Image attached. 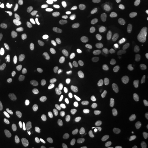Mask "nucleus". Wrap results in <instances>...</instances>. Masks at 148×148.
<instances>
[{
  "label": "nucleus",
  "mask_w": 148,
  "mask_h": 148,
  "mask_svg": "<svg viewBox=\"0 0 148 148\" xmlns=\"http://www.w3.org/2000/svg\"><path fill=\"white\" fill-rule=\"evenodd\" d=\"M26 43L27 47L33 51H38L42 49L43 45L38 40L29 38L27 39Z\"/></svg>",
  "instance_id": "obj_1"
},
{
  "label": "nucleus",
  "mask_w": 148,
  "mask_h": 148,
  "mask_svg": "<svg viewBox=\"0 0 148 148\" xmlns=\"http://www.w3.org/2000/svg\"><path fill=\"white\" fill-rule=\"evenodd\" d=\"M106 60L108 63L116 66H122L125 63V61L123 59L113 54L106 55Z\"/></svg>",
  "instance_id": "obj_2"
},
{
  "label": "nucleus",
  "mask_w": 148,
  "mask_h": 148,
  "mask_svg": "<svg viewBox=\"0 0 148 148\" xmlns=\"http://www.w3.org/2000/svg\"><path fill=\"white\" fill-rule=\"evenodd\" d=\"M86 111L92 119L93 120H98L100 117L99 112L95 107V106L92 104H89L86 108Z\"/></svg>",
  "instance_id": "obj_3"
},
{
  "label": "nucleus",
  "mask_w": 148,
  "mask_h": 148,
  "mask_svg": "<svg viewBox=\"0 0 148 148\" xmlns=\"http://www.w3.org/2000/svg\"><path fill=\"white\" fill-rule=\"evenodd\" d=\"M50 111L47 108L40 110L37 114V120L40 123H43L47 121L50 115Z\"/></svg>",
  "instance_id": "obj_4"
},
{
  "label": "nucleus",
  "mask_w": 148,
  "mask_h": 148,
  "mask_svg": "<svg viewBox=\"0 0 148 148\" xmlns=\"http://www.w3.org/2000/svg\"><path fill=\"white\" fill-rule=\"evenodd\" d=\"M23 71L25 75L30 76L35 71V66L32 64L28 62H25L23 64Z\"/></svg>",
  "instance_id": "obj_5"
},
{
  "label": "nucleus",
  "mask_w": 148,
  "mask_h": 148,
  "mask_svg": "<svg viewBox=\"0 0 148 148\" xmlns=\"http://www.w3.org/2000/svg\"><path fill=\"white\" fill-rule=\"evenodd\" d=\"M124 105L128 109V110L131 112L134 113L137 111V104L131 99H127L124 101Z\"/></svg>",
  "instance_id": "obj_6"
},
{
  "label": "nucleus",
  "mask_w": 148,
  "mask_h": 148,
  "mask_svg": "<svg viewBox=\"0 0 148 148\" xmlns=\"http://www.w3.org/2000/svg\"><path fill=\"white\" fill-rule=\"evenodd\" d=\"M130 120V116L128 113H123L119 117L118 123L121 127H125L128 125Z\"/></svg>",
  "instance_id": "obj_7"
},
{
  "label": "nucleus",
  "mask_w": 148,
  "mask_h": 148,
  "mask_svg": "<svg viewBox=\"0 0 148 148\" xmlns=\"http://www.w3.org/2000/svg\"><path fill=\"white\" fill-rule=\"evenodd\" d=\"M1 54L5 57H12L14 56L15 51L13 48L8 46H3L0 50Z\"/></svg>",
  "instance_id": "obj_8"
},
{
  "label": "nucleus",
  "mask_w": 148,
  "mask_h": 148,
  "mask_svg": "<svg viewBox=\"0 0 148 148\" xmlns=\"http://www.w3.org/2000/svg\"><path fill=\"white\" fill-rule=\"evenodd\" d=\"M12 132V129L11 126H7L3 131H0V140L2 141H5L10 137Z\"/></svg>",
  "instance_id": "obj_9"
},
{
  "label": "nucleus",
  "mask_w": 148,
  "mask_h": 148,
  "mask_svg": "<svg viewBox=\"0 0 148 148\" xmlns=\"http://www.w3.org/2000/svg\"><path fill=\"white\" fill-rule=\"evenodd\" d=\"M134 45V42L133 40H125V39L120 40L118 43L119 47L123 49L132 47Z\"/></svg>",
  "instance_id": "obj_10"
},
{
  "label": "nucleus",
  "mask_w": 148,
  "mask_h": 148,
  "mask_svg": "<svg viewBox=\"0 0 148 148\" xmlns=\"http://www.w3.org/2000/svg\"><path fill=\"white\" fill-rule=\"evenodd\" d=\"M106 32L109 34H113L118 32L120 30V26L117 24H109L104 27Z\"/></svg>",
  "instance_id": "obj_11"
},
{
  "label": "nucleus",
  "mask_w": 148,
  "mask_h": 148,
  "mask_svg": "<svg viewBox=\"0 0 148 148\" xmlns=\"http://www.w3.org/2000/svg\"><path fill=\"white\" fill-rule=\"evenodd\" d=\"M9 105L10 102L8 97L6 95H3L0 100V109L3 111H5L8 109Z\"/></svg>",
  "instance_id": "obj_12"
},
{
  "label": "nucleus",
  "mask_w": 148,
  "mask_h": 148,
  "mask_svg": "<svg viewBox=\"0 0 148 148\" xmlns=\"http://www.w3.org/2000/svg\"><path fill=\"white\" fill-rule=\"evenodd\" d=\"M65 19L66 15L64 13H59L54 16L53 21L56 25H59L61 24L65 21Z\"/></svg>",
  "instance_id": "obj_13"
},
{
  "label": "nucleus",
  "mask_w": 148,
  "mask_h": 148,
  "mask_svg": "<svg viewBox=\"0 0 148 148\" xmlns=\"http://www.w3.org/2000/svg\"><path fill=\"white\" fill-rule=\"evenodd\" d=\"M76 85L77 88L82 92H86L89 89L88 85L79 79L76 81Z\"/></svg>",
  "instance_id": "obj_14"
},
{
  "label": "nucleus",
  "mask_w": 148,
  "mask_h": 148,
  "mask_svg": "<svg viewBox=\"0 0 148 148\" xmlns=\"http://www.w3.org/2000/svg\"><path fill=\"white\" fill-rule=\"evenodd\" d=\"M59 95L62 100L64 101L67 100L69 96V92L68 88L65 86H62L61 87L59 92Z\"/></svg>",
  "instance_id": "obj_15"
},
{
  "label": "nucleus",
  "mask_w": 148,
  "mask_h": 148,
  "mask_svg": "<svg viewBox=\"0 0 148 148\" xmlns=\"http://www.w3.org/2000/svg\"><path fill=\"white\" fill-rule=\"evenodd\" d=\"M99 101L101 106L106 108H110L112 106L111 101L109 99V98L106 97V95L101 96Z\"/></svg>",
  "instance_id": "obj_16"
},
{
  "label": "nucleus",
  "mask_w": 148,
  "mask_h": 148,
  "mask_svg": "<svg viewBox=\"0 0 148 148\" xmlns=\"http://www.w3.org/2000/svg\"><path fill=\"white\" fill-rule=\"evenodd\" d=\"M32 60L33 62L35 63H43L47 62V58L46 56L44 54H40L34 57L32 59Z\"/></svg>",
  "instance_id": "obj_17"
},
{
  "label": "nucleus",
  "mask_w": 148,
  "mask_h": 148,
  "mask_svg": "<svg viewBox=\"0 0 148 148\" xmlns=\"http://www.w3.org/2000/svg\"><path fill=\"white\" fill-rule=\"evenodd\" d=\"M43 75L45 79H48L52 78L54 75L53 69L51 67L45 68L43 70Z\"/></svg>",
  "instance_id": "obj_18"
},
{
  "label": "nucleus",
  "mask_w": 148,
  "mask_h": 148,
  "mask_svg": "<svg viewBox=\"0 0 148 148\" xmlns=\"http://www.w3.org/2000/svg\"><path fill=\"white\" fill-rule=\"evenodd\" d=\"M44 135V131L43 130H38L32 133V137L36 142H40L42 139Z\"/></svg>",
  "instance_id": "obj_19"
},
{
  "label": "nucleus",
  "mask_w": 148,
  "mask_h": 148,
  "mask_svg": "<svg viewBox=\"0 0 148 148\" xmlns=\"http://www.w3.org/2000/svg\"><path fill=\"white\" fill-rule=\"evenodd\" d=\"M27 124L30 128L33 127L35 122V116L33 111H30L27 115Z\"/></svg>",
  "instance_id": "obj_20"
},
{
  "label": "nucleus",
  "mask_w": 148,
  "mask_h": 148,
  "mask_svg": "<svg viewBox=\"0 0 148 148\" xmlns=\"http://www.w3.org/2000/svg\"><path fill=\"white\" fill-rule=\"evenodd\" d=\"M29 34L32 38L39 40L41 38V35L38 31L34 27H29Z\"/></svg>",
  "instance_id": "obj_21"
},
{
  "label": "nucleus",
  "mask_w": 148,
  "mask_h": 148,
  "mask_svg": "<svg viewBox=\"0 0 148 148\" xmlns=\"http://www.w3.org/2000/svg\"><path fill=\"white\" fill-rule=\"evenodd\" d=\"M123 7L125 13L128 16L132 15L133 13V7L130 2H126L123 4Z\"/></svg>",
  "instance_id": "obj_22"
},
{
  "label": "nucleus",
  "mask_w": 148,
  "mask_h": 148,
  "mask_svg": "<svg viewBox=\"0 0 148 148\" xmlns=\"http://www.w3.org/2000/svg\"><path fill=\"white\" fill-rule=\"evenodd\" d=\"M75 24V22L74 21H68L65 22L64 24L62 25V29L65 32H69L72 30L74 25Z\"/></svg>",
  "instance_id": "obj_23"
},
{
  "label": "nucleus",
  "mask_w": 148,
  "mask_h": 148,
  "mask_svg": "<svg viewBox=\"0 0 148 148\" xmlns=\"http://www.w3.org/2000/svg\"><path fill=\"white\" fill-rule=\"evenodd\" d=\"M111 82L113 85L117 88H121L123 85L121 79L117 76H112L111 78Z\"/></svg>",
  "instance_id": "obj_24"
},
{
  "label": "nucleus",
  "mask_w": 148,
  "mask_h": 148,
  "mask_svg": "<svg viewBox=\"0 0 148 148\" xmlns=\"http://www.w3.org/2000/svg\"><path fill=\"white\" fill-rule=\"evenodd\" d=\"M53 49L54 52L58 56H62L65 53V51L63 48L58 43H54L53 45Z\"/></svg>",
  "instance_id": "obj_25"
},
{
  "label": "nucleus",
  "mask_w": 148,
  "mask_h": 148,
  "mask_svg": "<svg viewBox=\"0 0 148 148\" xmlns=\"http://www.w3.org/2000/svg\"><path fill=\"white\" fill-rule=\"evenodd\" d=\"M117 135L115 133H110L107 137V142L110 146H113L116 139Z\"/></svg>",
  "instance_id": "obj_26"
},
{
  "label": "nucleus",
  "mask_w": 148,
  "mask_h": 148,
  "mask_svg": "<svg viewBox=\"0 0 148 148\" xmlns=\"http://www.w3.org/2000/svg\"><path fill=\"white\" fill-rule=\"evenodd\" d=\"M12 117L13 121L16 125H19L21 123V118H20V111L18 109H16L13 111Z\"/></svg>",
  "instance_id": "obj_27"
},
{
  "label": "nucleus",
  "mask_w": 148,
  "mask_h": 148,
  "mask_svg": "<svg viewBox=\"0 0 148 148\" xmlns=\"http://www.w3.org/2000/svg\"><path fill=\"white\" fill-rule=\"evenodd\" d=\"M44 147L46 148H51L53 147L54 145V140L53 138L50 136H48L46 138L45 142H44Z\"/></svg>",
  "instance_id": "obj_28"
},
{
  "label": "nucleus",
  "mask_w": 148,
  "mask_h": 148,
  "mask_svg": "<svg viewBox=\"0 0 148 148\" xmlns=\"http://www.w3.org/2000/svg\"><path fill=\"white\" fill-rule=\"evenodd\" d=\"M37 14V11L35 7H32L31 9V11L30 13V14L28 16L27 21L29 23H32V21H34V19L36 18V16Z\"/></svg>",
  "instance_id": "obj_29"
},
{
  "label": "nucleus",
  "mask_w": 148,
  "mask_h": 148,
  "mask_svg": "<svg viewBox=\"0 0 148 148\" xmlns=\"http://www.w3.org/2000/svg\"><path fill=\"white\" fill-rule=\"evenodd\" d=\"M97 75V71L94 69L88 70L85 73V76L88 79H93L95 78Z\"/></svg>",
  "instance_id": "obj_30"
},
{
  "label": "nucleus",
  "mask_w": 148,
  "mask_h": 148,
  "mask_svg": "<svg viewBox=\"0 0 148 148\" xmlns=\"http://www.w3.org/2000/svg\"><path fill=\"white\" fill-rule=\"evenodd\" d=\"M106 3L103 0H95L93 2V5L97 8H103L106 6Z\"/></svg>",
  "instance_id": "obj_31"
},
{
  "label": "nucleus",
  "mask_w": 148,
  "mask_h": 148,
  "mask_svg": "<svg viewBox=\"0 0 148 148\" xmlns=\"http://www.w3.org/2000/svg\"><path fill=\"white\" fill-rule=\"evenodd\" d=\"M97 13V11L93 8H88L86 9L82 12V16H93Z\"/></svg>",
  "instance_id": "obj_32"
},
{
  "label": "nucleus",
  "mask_w": 148,
  "mask_h": 148,
  "mask_svg": "<svg viewBox=\"0 0 148 148\" xmlns=\"http://www.w3.org/2000/svg\"><path fill=\"white\" fill-rule=\"evenodd\" d=\"M102 85H103V87L107 91H108L109 92H111L112 91H113V87L109 81H108L107 80H104L102 82Z\"/></svg>",
  "instance_id": "obj_33"
},
{
  "label": "nucleus",
  "mask_w": 148,
  "mask_h": 148,
  "mask_svg": "<svg viewBox=\"0 0 148 148\" xmlns=\"http://www.w3.org/2000/svg\"><path fill=\"white\" fill-rule=\"evenodd\" d=\"M8 90L11 94V96L13 98L15 99H19V94L16 90L12 86H9L8 87Z\"/></svg>",
  "instance_id": "obj_34"
},
{
  "label": "nucleus",
  "mask_w": 148,
  "mask_h": 148,
  "mask_svg": "<svg viewBox=\"0 0 148 148\" xmlns=\"http://www.w3.org/2000/svg\"><path fill=\"white\" fill-rule=\"evenodd\" d=\"M37 8L40 10H45L46 8L47 3L45 0H37Z\"/></svg>",
  "instance_id": "obj_35"
},
{
  "label": "nucleus",
  "mask_w": 148,
  "mask_h": 148,
  "mask_svg": "<svg viewBox=\"0 0 148 148\" xmlns=\"http://www.w3.org/2000/svg\"><path fill=\"white\" fill-rule=\"evenodd\" d=\"M74 139L75 142L79 145H81V146L84 145L86 143V140L85 138L81 136H76L74 137Z\"/></svg>",
  "instance_id": "obj_36"
},
{
  "label": "nucleus",
  "mask_w": 148,
  "mask_h": 148,
  "mask_svg": "<svg viewBox=\"0 0 148 148\" xmlns=\"http://www.w3.org/2000/svg\"><path fill=\"white\" fill-rule=\"evenodd\" d=\"M148 115V106H145L141 109L139 112V116L141 118H144Z\"/></svg>",
  "instance_id": "obj_37"
},
{
  "label": "nucleus",
  "mask_w": 148,
  "mask_h": 148,
  "mask_svg": "<svg viewBox=\"0 0 148 148\" xmlns=\"http://www.w3.org/2000/svg\"><path fill=\"white\" fill-rule=\"evenodd\" d=\"M60 41L62 43V45L66 48H71V45L70 44L68 39L65 37H61L60 38Z\"/></svg>",
  "instance_id": "obj_38"
},
{
  "label": "nucleus",
  "mask_w": 148,
  "mask_h": 148,
  "mask_svg": "<svg viewBox=\"0 0 148 148\" xmlns=\"http://www.w3.org/2000/svg\"><path fill=\"white\" fill-rule=\"evenodd\" d=\"M106 21V18L102 16H93L91 19V21L95 23H102Z\"/></svg>",
  "instance_id": "obj_39"
},
{
  "label": "nucleus",
  "mask_w": 148,
  "mask_h": 148,
  "mask_svg": "<svg viewBox=\"0 0 148 148\" xmlns=\"http://www.w3.org/2000/svg\"><path fill=\"white\" fill-rule=\"evenodd\" d=\"M139 37L144 40H148V29H145L140 32V33L139 34Z\"/></svg>",
  "instance_id": "obj_40"
},
{
  "label": "nucleus",
  "mask_w": 148,
  "mask_h": 148,
  "mask_svg": "<svg viewBox=\"0 0 148 148\" xmlns=\"http://www.w3.org/2000/svg\"><path fill=\"white\" fill-rule=\"evenodd\" d=\"M12 24H13L14 26L17 27L18 31L19 32H23V31L24 30V29H25V26H24V25L23 23H17V22L13 23V22H12Z\"/></svg>",
  "instance_id": "obj_41"
},
{
  "label": "nucleus",
  "mask_w": 148,
  "mask_h": 148,
  "mask_svg": "<svg viewBox=\"0 0 148 148\" xmlns=\"http://www.w3.org/2000/svg\"><path fill=\"white\" fill-rule=\"evenodd\" d=\"M108 14L112 16H118L120 15L119 11L115 10H108L106 11Z\"/></svg>",
  "instance_id": "obj_42"
},
{
  "label": "nucleus",
  "mask_w": 148,
  "mask_h": 148,
  "mask_svg": "<svg viewBox=\"0 0 148 148\" xmlns=\"http://www.w3.org/2000/svg\"><path fill=\"white\" fill-rule=\"evenodd\" d=\"M13 13H14V14L16 16H22L23 13H21V9L16 5L14 6L13 7Z\"/></svg>",
  "instance_id": "obj_43"
},
{
  "label": "nucleus",
  "mask_w": 148,
  "mask_h": 148,
  "mask_svg": "<svg viewBox=\"0 0 148 148\" xmlns=\"http://www.w3.org/2000/svg\"><path fill=\"white\" fill-rule=\"evenodd\" d=\"M71 45H73V46L74 47V48H75L76 49H77V50L79 49V46L76 42V37L75 36H72L71 37Z\"/></svg>",
  "instance_id": "obj_44"
},
{
  "label": "nucleus",
  "mask_w": 148,
  "mask_h": 148,
  "mask_svg": "<svg viewBox=\"0 0 148 148\" xmlns=\"http://www.w3.org/2000/svg\"><path fill=\"white\" fill-rule=\"evenodd\" d=\"M123 35L126 37L132 38L136 35V32L134 31H127L123 32Z\"/></svg>",
  "instance_id": "obj_45"
},
{
  "label": "nucleus",
  "mask_w": 148,
  "mask_h": 148,
  "mask_svg": "<svg viewBox=\"0 0 148 148\" xmlns=\"http://www.w3.org/2000/svg\"><path fill=\"white\" fill-rule=\"evenodd\" d=\"M5 70L3 66H0V82L2 81V80L3 79L5 75Z\"/></svg>",
  "instance_id": "obj_46"
},
{
  "label": "nucleus",
  "mask_w": 148,
  "mask_h": 148,
  "mask_svg": "<svg viewBox=\"0 0 148 148\" xmlns=\"http://www.w3.org/2000/svg\"><path fill=\"white\" fill-rule=\"evenodd\" d=\"M124 143H125V140L121 138H119L115 140V146H116V148H119V147H120V145L123 144Z\"/></svg>",
  "instance_id": "obj_47"
},
{
  "label": "nucleus",
  "mask_w": 148,
  "mask_h": 148,
  "mask_svg": "<svg viewBox=\"0 0 148 148\" xmlns=\"http://www.w3.org/2000/svg\"><path fill=\"white\" fill-rule=\"evenodd\" d=\"M0 14L2 16H8L9 14L8 10L7 7H3L1 10H0Z\"/></svg>",
  "instance_id": "obj_48"
},
{
  "label": "nucleus",
  "mask_w": 148,
  "mask_h": 148,
  "mask_svg": "<svg viewBox=\"0 0 148 148\" xmlns=\"http://www.w3.org/2000/svg\"><path fill=\"white\" fill-rule=\"evenodd\" d=\"M144 145V143L143 141H140L137 143H134L133 144V147L134 148H143Z\"/></svg>",
  "instance_id": "obj_49"
},
{
  "label": "nucleus",
  "mask_w": 148,
  "mask_h": 148,
  "mask_svg": "<svg viewBox=\"0 0 148 148\" xmlns=\"http://www.w3.org/2000/svg\"><path fill=\"white\" fill-rule=\"evenodd\" d=\"M138 130L139 131V133H140V134L142 135V136L144 137L145 134V131L144 130V128H143V126L142 125H138Z\"/></svg>",
  "instance_id": "obj_50"
},
{
  "label": "nucleus",
  "mask_w": 148,
  "mask_h": 148,
  "mask_svg": "<svg viewBox=\"0 0 148 148\" xmlns=\"http://www.w3.org/2000/svg\"><path fill=\"white\" fill-rule=\"evenodd\" d=\"M131 27L133 29H139V28L142 27V24L140 23H138V22H137V23H134L132 24Z\"/></svg>",
  "instance_id": "obj_51"
},
{
  "label": "nucleus",
  "mask_w": 148,
  "mask_h": 148,
  "mask_svg": "<svg viewBox=\"0 0 148 148\" xmlns=\"http://www.w3.org/2000/svg\"><path fill=\"white\" fill-rule=\"evenodd\" d=\"M32 144L30 142H27L25 143L23 146V148H32Z\"/></svg>",
  "instance_id": "obj_52"
},
{
  "label": "nucleus",
  "mask_w": 148,
  "mask_h": 148,
  "mask_svg": "<svg viewBox=\"0 0 148 148\" xmlns=\"http://www.w3.org/2000/svg\"><path fill=\"white\" fill-rule=\"evenodd\" d=\"M141 20H148V12L146 13L142 17Z\"/></svg>",
  "instance_id": "obj_53"
},
{
  "label": "nucleus",
  "mask_w": 148,
  "mask_h": 148,
  "mask_svg": "<svg viewBox=\"0 0 148 148\" xmlns=\"http://www.w3.org/2000/svg\"><path fill=\"white\" fill-rule=\"evenodd\" d=\"M144 54L145 56L148 57V47L144 51Z\"/></svg>",
  "instance_id": "obj_54"
},
{
  "label": "nucleus",
  "mask_w": 148,
  "mask_h": 148,
  "mask_svg": "<svg viewBox=\"0 0 148 148\" xmlns=\"http://www.w3.org/2000/svg\"><path fill=\"white\" fill-rule=\"evenodd\" d=\"M103 1H104L106 3H112V2L114 1V0H103Z\"/></svg>",
  "instance_id": "obj_55"
},
{
  "label": "nucleus",
  "mask_w": 148,
  "mask_h": 148,
  "mask_svg": "<svg viewBox=\"0 0 148 148\" xmlns=\"http://www.w3.org/2000/svg\"><path fill=\"white\" fill-rule=\"evenodd\" d=\"M145 130H146V131L148 133V122L146 123V125H145Z\"/></svg>",
  "instance_id": "obj_56"
},
{
  "label": "nucleus",
  "mask_w": 148,
  "mask_h": 148,
  "mask_svg": "<svg viewBox=\"0 0 148 148\" xmlns=\"http://www.w3.org/2000/svg\"><path fill=\"white\" fill-rule=\"evenodd\" d=\"M21 13H24L25 12V8H21Z\"/></svg>",
  "instance_id": "obj_57"
},
{
  "label": "nucleus",
  "mask_w": 148,
  "mask_h": 148,
  "mask_svg": "<svg viewBox=\"0 0 148 148\" xmlns=\"http://www.w3.org/2000/svg\"><path fill=\"white\" fill-rule=\"evenodd\" d=\"M77 30H76V29H73V33L75 34V33H77Z\"/></svg>",
  "instance_id": "obj_58"
},
{
  "label": "nucleus",
  "mask_w": 148,
  "mask_h": 148,
  "mask_svg": "<svg viewBox=\"0 0 148 148\" xmlns=\"http://www.w3.org/2000/svg\"><path fill=\"white\" fill-rule=\"evenodd\" d=\"M2 7V5L1 4H0V8Z\"/></svg>",
  "instance_id": "obj_59"
},
{
  "label": "nucleus",
  "mask_w": 148,
  "mask_h": 148,
  "mask_svg": "<svg viewBox=\"0 0 148 148\" xmlns=\"http://www.w3.org/2000/svg\"><path fill=\"white\" fill-rule=\"evenodd\" d=\"M97 81V79H94V81Z\"/></svg>",
  "instance_id": "obj_60"
},
{
  "label": "nucleus",
  "mask_w": 148,
  "mask_h": 148,
  "mask_svg": "<svg viewBox=\"0 0 148 148\" xmlns=\"http://www.w3.org/2000/svg\"><path fill=\"white\" fill-rule=\"evenodd\" d=\"M0 124H1V118H0Z\"/></svg>",
  "instance_id": "obj_61"
}]
</instances>
